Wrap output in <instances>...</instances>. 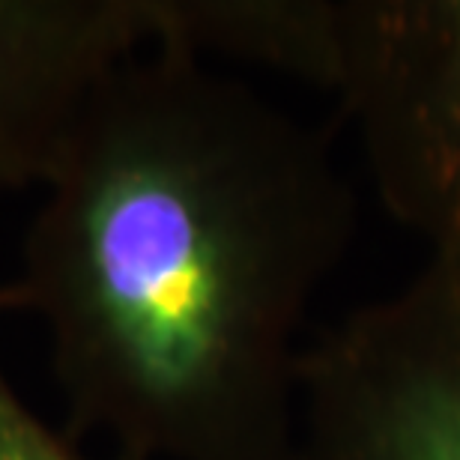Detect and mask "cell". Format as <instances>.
<instances>
[{"instance_id": "obj_1", "label": "cell", "mask_w": 460, "mask_h": 460, "mask_svg": "<svg viewBox=\"0 0 460 460\" xmlns=\"http://www.w3.org/2000/svg\"><path fill=\"white\" fill-rule=\"evenodd\" d=\"M353 236L320 128L146 49L45 186L0 305L49 332L69 430L123 460H299L308 314Z\"/></svg>"}, {"instance_id": "obj_2", "label": "cell", "mask_w": 460, "mask_h": 460, "mask_svg": "<svg viewBox=\"0 0 460 460\" xmlns=\"http://www.w3.org/2000/svg\"><path fill=\"white\" fill-rule=\"evenodd\" d=\"M320 33L308 87L353 123L380 207L460 248V0H323Z\"/></svg>"}, {"instance_id": "obj_3", "label": "cell", "mask_w": 460, "mask_h": 460, "mask_svg": "<svg viewBox=\"0 0 460 460\" xmlns=\"http://www.w3.org/2000/svg\"><path fill=\"white\" fill-rule=\"evenodd\" d=\"M299 460H460V248L308 341Z\"/></svg>"}, {"instance_id": "obj_4", "label": "cell", "mask_w": 460, "mask_h": 460, "mask_svg": "<svg viewBox=\"0 0 460 460\" xmlns=\"http://www.w3.org/2000/svg\"><path fill=\"white\" fill-rule=\"evenodd\" d=\"M150 49V0H0V195L45 189L90 108Z\"/></svg>"}, {"instance_id": "obj_5", "label": "cell", "mask_w": 460, "mask_h": 460, "mask_svg": "<svg viewBox=\"0 0 460 460\" xmlns=\"http://www.w3.org/2000/svg\"><path fill=\"white\" fill-rule=\"evenodd\" d=\"M0 460H84L58 437L0 371Z\"/></svg>"}]
</instances>
